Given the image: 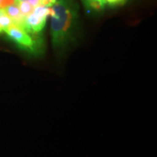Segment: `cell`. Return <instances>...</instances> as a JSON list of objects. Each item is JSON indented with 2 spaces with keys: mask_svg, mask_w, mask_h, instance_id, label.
<instances>
[{
  "mask_svg": "<svg viewBox=\"0 0 157 157\" xmlns=\"http://www.w3.org/2000/svg\"><path fill=\"white\" fill-rule=\"evenodd\" d=\"M47 17L39 16L34 13L25 17V31L29 34H39L46 24Z\"/></svg>",
  "mask_w": 157,
  "mask_h": 157,
  "instance_id": "3957f363",
  "label": "cell"
},
{
  "mask_svg": "<svg viewBox=\"0 0 157 157\" xmlns=\"http://www.w3.org/2000/svg\"><path fill=\"white\" fill-rule=\"evenodd\" d=\"M51 7H46V6L39 5L34 7V11L33 13L39 16L43 17H48L49 15H50Z\"/></svg>",
  "mask_w": 157,
  "mask_h": 157,
  "instance_id": "ba28073f",
  "label": "cell"
},
{
  "mask_svg": "<svg viewBox=\"0 0 157 157\" xmlns=\"http://www.w3.org/2000/svg\"><path fill=\"white\" fill-rule=\"evenodd\" d=\"M15 0H0V9L5 8L7 6L15 4Z\"/></svg>",
  "mask_w": 157,
  "mask_h": 157,
  "instance_id": "9c48e42d",
  "label": "cell"
},
{
  "mask_svg": "<svg viewBox=\"0 0 157 157\" xmlns=\"http://www.w3.org/2000/svg\"><path fill=\"white\" fill-rule=\"evenodd\" d=\"M78 7L74 0H57L51 7L50 32L54 50L62 54L76 42Z\"/></svg>",
  "mask_w": 157,
  "mask_h": 157,
  "instance_id": "6da1fadb",
  "label": "cell"
},
{
  "mask_svg": "<svg viewBox=\"0 0 157 157\" xmlns=\"http://www.w3.org/2000/svg\"><path fill=\"white\" fill-rule=\"evenodd\" d=\"M5 32L21 48L32 52H36L39 50V42L33 38L31 34L24 29L13 24L6 29Z\"/></svg>",
  "mask_w": 157,
  "mask_h": 157,
  "instance_id": "7a4b0ae2",
  "label": "cell"
},
{
  "mask_svg": "<svg viewBox=\"0 0 157 157\" xmlns=\"http://www.w3.org/2000/svg\"><path fill=\"white\" fill-rule=\"evenodd\" d=\"M13 24L10 17L6 14L2 9H0V33L5 31Z\"/></svg>",
  "mask_w": 157,
  "mask_h": 157,
  "instance_id": "5b68a950",
  "label": "cell"
},
{
  "mask_svg": "<svg viewBox=\"0 0 157 157\" xmlns=\"http://www.w3.org/2000/svg\"><path fill=\"white\" fill-rule=\"evenodd\" d=\"M126 0H105L106 5H109V6H116L121 5Z\"/></svg>",
  "mask_w": 157,
  "mask_h": 157,
  "instance_id": "8fae6325",
  "label": "cell"
},
{
  "mask_svg": "<svg viewBox=\"0 0 157 157\" xmlns=\"http://www.w3.org/2000/svg\"><path fill=\"white\" fill-rule=\"evenodd\" d=\"M17 5H18L21 13L24 17L28 16L29 15H30L34 11V7L30 3L27 2H20Z\"/></svg>",
  "mask_w": 157,
  "mask_h": 157,
  "instance_id": "52a82bcc",
  "label": "cell"
},
{
  "mask_svg": "<svg viewBox=\"0 0 157 157\" xmlns=\"http://www.w3.org/2000/svg\"><path fill=\"white\" fill-rule=\"evenodd\" d=\"M57 0H40V5L51 7L56 3Z\"/></svg>",
  "mask_w": 157,
  "mask_h": 157,
  "instance_id": "7c38bea8",
  "label": "cell"
},
{
  "mask_svg": "<svg viewBox=\"0 0 157 157\" xmlns=\"http://www.w3.org/2000/svg\"><path fill=\"white\" fill-rule=\"evenodd\" d=\"M20 2H27L30 3L34 7H36V6L40 5V0H15V4H17Z\"/></svg>",
  "mask_w": 157,
  "mask_h": 157,
  "instance_id": "30bf717a",
  "label": "cell"
},
{
  "mask_svg": "<svg viewBox=\"0 0 157 157\" xmlns=\"http://www.w3.org/2000/svg\"><path fill=\"white\" fill-rule=\"evenodd\" d=\"M86 7L95 10H101L106 5L105 0H83Z\"/></svg>",
  "mask_w": 157,
  "mask_h": 157,
  "instance_id": "8992f818",
  "label": "cell"
},
{
  "mask_svg": "<svg viewBox=\"0 0 157 157\" xmlns=\"http://www.w3.org/2000/svg\"><path fill=\"white\" fill-rule=\"evenodd\" d=\"M3 11L10 17V19L13 21V25H17L20 28L24 29L25 30V17L21 13L18 5L17 4H13L5 8L2 9Z\"/></svg>",
  "mask_w": 157,
  "mask_h": 157,
  "instance_id": "277c9868",
  "label": "cell"
}]
</instances>
